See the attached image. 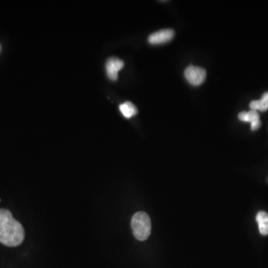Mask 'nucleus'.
<instances>
[{
  "instance_id": "nucleus-8",
  "label": "nucleus",
  "mask_w": 268,
  "mask_h": 268,
  "mask_svg": "<svg viewBox=\"0 0 268 268\" xmlns=\"http://www.w3.org/2000/svg\"><path fill=\"white\" fill-rule=\"evenodd\" d=\"M250 107L253 110L266 111L268 109V92H265L260 100L251 101Z\"/></svg>"
},
{
  "instance_id": "nucleus-4",
  "label": "nucleus",
  "mask_w": 268,
  "mask_h": 268,
  "mask_svg": "<svg viewBox=\"0 0 268 268\" xmlns=\"http://www.w3.org/2000/svg\"><path fill=\"white\" fill-rule=\"evenodd\" d=\"M123 60L116 57H112L107 60L106 63V72L107 76L111 81H116L118 79V73L123 68Z\"/></svg>"
},
{
  "instance_id": "nucleus-6",
  "label": "nucleus",
  "mask_w": 268,
  "mask_h": 268,
  "mask_svg": "<svg viewBox=\"0 0 268 268\" xmlns=\"http://www.w3.org/2000/svg\"><path fill=\"white\" fill-rule=\"evenodd\" d=\"M238 119L244 122L251 124L252 131H256L261 126L260 116L256 110H250L249 112L243 111L238 114Z\"/></svg>"
},
{
  "instance_id": "nucleus-7",
  "label": "nucleus",
  "mask_w": 268,
  "mask_h": 268,
  "mask_svg": "<svg viewBox=\"0 0 268 268\" xmlns=\"http://www.w3.org/2000/svg\"><path fill=\"white\" fill-rule=\"evenodd\" d=\"M256 222L262 235H268V214L266 212L260 211L256 216Z\"/></svg>"
},
{
  "instance_id": "nucleus-5",
  "label": "nucleus",
  "mask_w": 268,
  "mask_h": 268,
  "mask_svg": "<svg viewBox=\"0 0 268 268\" xmlns=\"http://www.w3.org/2000/svg\"><path fill=\"white\" fill-rule=\"evenodd\" d=\"M175 36V31L167 29L158 31L151 34L148 38V42L153 45L166 44L173 39Z\"/></svg>"
},
{
  "instance_id": "nucleus-2",
  "label": "nucleus",
  "mask_w": 268,
  "mask_h": 268,
  "mask_svg": "<svg viewBox=\"0 0 268 268\" xmlns=\"http://www.w3.org/2000/svg\"><path fill=\"white\" fill-rule=\"evenodd\" d=\"M131 227L134 237L139 241L148 239L151 232V222L145 212H138L133 216Z\"/></svg>"
},
{
  "instance_id": "nucleus-9",
  "label": "nucleus",
  "mask_w": 268,
  "mask_h": 268,
  "mask_svg": "<svg viewBox=\"0 0 268 268\" xmlns=\"http://www.w3.org/2000/svg\"><path fill=\"white\" fill-rule=\"evenodd\" d=\"M119 110H120L122 115L127 119L133 117V116L137 114L138 113L137 108L135 107V105L133 103L130 102V101H126V102L120 104Z\"/></svg>"
},
{
  "instance_id": "nucleus-10",
  "label": "nucleus",
  "mask_w": 268,
  "mask_h": 268,
  "mask_svg": "<svg viewBox=\"0 0 268 268\" xmlns=\"http://www.w3.org/2000/svg\"><path fill=\"white\" fill-rule=\"evenodd\" d=\"M0 50H1V45H0Z\"/></svg>"
},
{
  "instance_id": "nucleus-1",
  "label": "nucleus",
  "mask_w": 268,
  "mask_h": 268,
  "mask_svg": "<svg viewBox=\"0 0 268 268\" xmlns=\"http://www.w3.org/2000/svg\"><path fill=\"white\" fill-rule=\"evenodd\" d=\"M25 230L20 222L13 217L9 210H0V243L14 247L22 244Z\"/></svg>"
},
{
  "instance_id": "nucleus-3",
  "label": "nucleus",
  "mask_w": 268,
  "mask_h": 268,
  "mask_svg": "<svg viewBox=\"0 0 268 268\" xmlns=\"http://www.w3.org/2000/svg\"><path fill=\"white\" fill-rule=\"evenodd\" d=\"M185 79L193 86L202 85L207 77V72L204 68L198 66H189L185 69Z\"/></svg>"
}]
</instances>
